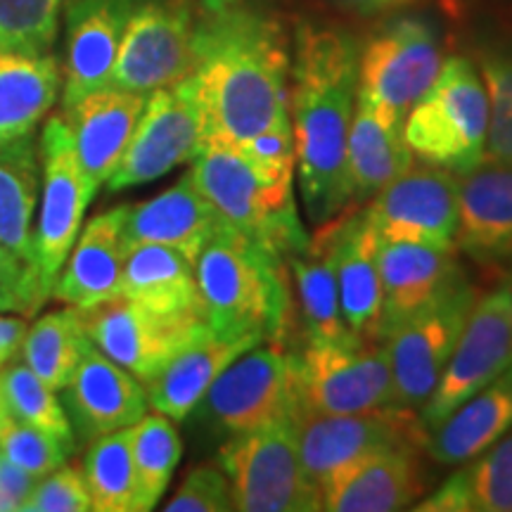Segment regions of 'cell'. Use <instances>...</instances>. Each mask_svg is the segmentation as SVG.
I'll use <instances>...</instances> for the list:
<instances>
[{
	"label": "cell",
	"mask_w": 512,
	"mask_h": 512,
	"mask_svg": "<svg viewBox=\"0 0 512 512\" xmlns=\"http://www.w3.org/2000/svg\"><path fill=\"white\" fill-rule=\"evenodd\" d=\"M195 64L181 81L204 145H240L290 114V36L259 0H195Z\"/></svg>",
	"instance_id": "6da1fadb"
},
{
	"label": "cell",
	"mask_w": 512,
	"mask_h": 512,
	"mask_svg": "<svg viewBox=\"0 0 512 512\" xmlns=\"http://www.w3.org/2000/svg\"><path fill=\"white\" fill-rule=\"evenodd\" d=\"M361 43L344 27L299 22L292 43L290 119L299 192L309 221L323 226L351 204L347 140L358 93Z\"/></svg>",
	"instance_id": "7a4b0ae2"
},
{
	"label": "cell",
	"mask_w": 512,
	"mask_h": 512,
	"mask_svg": "<svg viewBox=\"0 0 512 512\" xmlns=\"http://www.w3.org/2000/svg\"><path fill=\"white\" fill-rule=\"evenodd\" d=\"M204 323L223 339L278 342L290 313L285 259L223 226L195 261Z\"/></svg>",
	"instance_id": "3957f363"
},
{
	"label": "cell",
	"mask_w": 512,
	"mask_h": 512,
	"mask_svg": "<svg viewBox=\"0 0 512 512\" xmlns=\"http://www.w3.org/2000/svg\"><path fill=\"white\" fill-rule=\"evenodd\" d=\"M188 174L228 226L285 261L309 242L294 202V174L264 169L226 143L204 145Z\"/></svg>",
	"instance_id": "277c9868"
},
{
	"label": "cell",
	"mask_w": 512,
	"mask_h": 512,
	"mask_svg": "<svg viewBox=\"0 0 512 512\" xmlns=\"http://www.w3.org/2000/svg\"><path fill=\"white\" fill-rule=\"evenodd\" d=\"M489 98L475 62L446 57L441 72L403 124L413 157L463 176L486 157Z\"/></svg>",
	"instance_id": "5b68a950"
},
{
	"label": "cell",
	"mask_w": 512,
	"mask_h": 512,
	"mask_svg": "<svg viewBox=\"0 0 512 512\" xmlns=\"http://www.w3.org/2000/svg\"><path fill=\"white\" fill-rule=\"evenodd\" d=\"M235 510L318 512L320 489L306 475L299 453V420L294 413L235 434L219 448Z\"/></svg>",
	"instance_id": "8992f818"
},
{
	"label": "cell",
	"mask_w": 512,
	"mask_h": 512,
	"mask_svg": "<svg viewBox=\"0 0 512 512\" xmlns=\"http://www.w3.org/2000/svg\"><path fill=\"white\" fill-rule=\"evenodd\" d=\"M290 380L297 420L394 406L392 363L384 342L306 339L302 351H290Z\"/></svg>",
	"instance_id": "52a82bcc"
},
{
	"label": "cell",
	"mask_w": 512,
	"mask_h": 512,
	"mask_svg": "<svg viewBox=\"0 0 512 512\" xmlns=\"http://www.w3.org/2000/svg\"><path fill=\"white\" fill-rule=\"evenodd\" d=\"M477 299V285L465 271H460L444 292L382 339L392 363L394 406L411 411L425 406L463 335Z\"/></svg>",
	"instance_id": "ba28073f"
},
{
	"label": "cell",
	"mask_w": 512,
	"mask_h": 512,
	"mask_svg": "<svg viewBox=\"0 0 512 512\" xmlns=\"http://www.w3.org/2000/svg\"><path fill=\"white\" fill-rule=\"evenodd\" d=\"M38 145H41V197H38V221L34 228V259L36 297L41 309L48 297H53L57 275L79 238L88 204L98 192L83 176L74 152L72 131L62 114L46 121Z\"/></svg>",
	"instance_id": "9c48e42d"
},
{
	"label": "cell",
	"mask_w": 512,
	"mask_h": 512,
	"mask_svg": "<svg viewBox=\"0 0 512 512\" xmlns=\"http://www.w3.org/2000/svg\"><path fill=\"white\" fill-rule=\"evenodd\" d=\"M441 64L444 50L427 19L392 17L361 46L358 93L406 124L408 112L430 91Z\"/></svg>",
	"instance_id": "30bf717a"
},
{
	"label": "cell",
	"mask_w": 512,
	"mask_h": 512,
	"mask_svg": "<svg viewBox=\"0 0 512 512\" xmlns=\"http://www.w3.org/2000/svg\"><path fill=\"white\" fill-rule=\"evenodd\" d=\"M195 0H133L112 86L152 93L181 83L195 64Z\"/></svg>",
	"instance_id": "8fae6325"
},
{
	"label": "cell",
	"mask_w": 512,
	"mask_h": 512,
	"mask_svg": "<svg viewBox=\"0 0 512 512\" xmlns=\"http://www.w3.org/2000/svg\"><path fill=\"white\" fill-rule=\"evenodd\" d=\"M427 427L411 408L387 406L349 415L299 420V453L318 489L366 460L403 446L425 448Z\"/></svg>",
	"instance_id": "7c38bea8"
},
{
	"label": "cell",
	"mask_w": 512,
	"mask_h": 512,
	"mask_svg": "<svg viewBox=\"0 0 512 512\" xmlns=\"http://www.w3.org/2000/svg\"><path fill=\"white\" fill-rule=\"evenodd\" d=\"M192 413L221 439L292 413L290 351L278 342L256 344L216 377Z\"/></svg>",
	"instance_id": "4fadbf2b"
},
{
	"label": "cell",
	"mask_w": 512,
	"mask_h": 512,
	"mask_svg": "<svg viewBox=\"0 0 512 512\" xmlns=\"http://www.w3.org/2000/svg\"><path fill=\"white\" fill-rule=\"evenodd\" d=\"M512 363V278L489 294H479L467 318L463 335L448 358L444 373L425 406L420 420L432 432L458 406L496 380Z\"/></svg>",
	"instance_id": "5bb4252c"
},
{
	"label": "cell",
	"mask_w": 512,
	"mask_h": 512,
	"mask_svg": "<svg viewBox=\"0 0 512 512\" xmlns=\"http://www.w3.org/2000/svg\"><path fill=\"white\" fill-rule=\"evenodd\" d=\"M74 311L95 347L143 384L150 382L178 349L209 330L202 318H166L126 297Z\"/></svg>",
	"instance_id": "9a60e30c"
},
{
	"label": "cell",
	"mask_w": 512,
	"mask_h": 512,
	"mask_svg": "<svg viewBox=\"0 0 512 512\" xmlns=\"http://www.w3.org/2000/svg\"><path fill=\"white\" fill-rule=\"evenodd\" d=\"M363 209L382 242L456 249L458 176L451 171L413 164L384 185Z\"/></svg>",
	"instance_id": "2e32d148"
},
{
	"label": "cell",
	"mask_w": 512,
	"mask_h": 512,
	"mask_svg": "<svg viewBox=\"0 0 512 512\" xmlns=\"http://www.w3.org/2000/svg\"><path fill=\"white\" fill-rule=\"evenodd\" d=\"M204 147V128L197 105L183 83L147 93L145 110L124 157L107 178V190L119 192L157 181Z\"/></svg>",
	"instance_id": "e0dca14e"
},
{
	"label": "cell",
	"mask_w": 512,
	"mask_h": 512,
	"mask_svg": "<svg viewBox=\"0 0 512 512\" xmlns=\"http://www.w3.org/2000/svg\"><path fill=\"white\" fill-rule=\"evenodd\" d=\"M64 392L69 420L86 441L126 430L150 408L145 384L88 342Z\"/></svg>",
	"instance_id": "ac0fdd59"
},
{
	"label": "cell",
	"mask_w": 512,
	"mask_h": 512,
	"mask_svg": "<svg viewBox=\"0 0 512 512\" xmlns=\"http://www.w3.org/2000/svg\"><path fill=\"white\" fill-rule=\"evenodd\" d=\"M133 0H72L62 64V110L112 86L121 36Z\"/></svg>",
	"instance_id": "d6986e66"
},
{
	"label": "cell",
	"mask_w": 512,
	"mask_h": 512,
	"mask_svg": "<svg viewBox=\"0 0 512 512\" xmlns=\"http://www.w3.org/2000/svg\"><path fill=\"white\" fill-rule=\"evenodd\" d=\"M456 252L484 268L512 264V166L484 159L458 176Z\"/></svg>",
	"instance_id": "ffe728a7"
},
{
	"label": "cell",
	"mask_w": 512,
	"mask_h": 512,
	"mask_svg": "<svg viewBox=\"0 0 512 512\" xmlns=\"http://www.w3.org/2000/svg\"><path fill=\"white\" fill-rule=\"evenodd\" d=\"M335 256L339 306L344 323L363 342H380L382 280L377 266V238L366 209L323 223Z\"/></svg>",
	"instance_id": "44dd1931"
},
{
	"label": "cell",
	"mask_w": 512,
	"mask_h": 512,
	"mask_svg": "<svg viewBox=\"0 0 512 512\" xmlns=\"http://www.w3.org/2000/svg\"><path fill=\"white\" fill-rule=\"evenodd\" d=\"M145 100V93L107 86L83 95L62 110L72 131L76 159L95 192L107 183L124 157L145 110Z\"/></svg>",
	"instance_id": "7402d4cb"
},
{
	"label": "cell",
	"mask_w": 512,
	"mask_h": 512,
	"mask_svg": "<svg viewBox=\"0 0 512 512\" xmlns=\"http://www.w3.org/2000/svg\"><path fill=\"white\" fill-rule=\"evenodd\" d=\"M226 226L219 211L197 190L190 174L152 200L128 204L124 221L126 252L138 245H162L195 264L202 247Z\"/></svg>",
	"instance_id": "603a6c76"
},
{
	"label": "cell",
	"mask_w": 512,
	"mask_h": 512,
	"mask_svg": "<svg viewBox=\"0 0 512 512\" xmlns=\"http://www.w3.org/2000/svg\"><path fill=\"white\" fill-rule=\"evenodd\" d=\"M126 211L128 204L112 207L81 228L55 280L53 297L57 302L72 309H88L119 297L126 264Z\"/></svg>",
	"instance_id": "cb8c5ba5"
},
{
	"label": "cell",
	"mask_w": 512,
	"mask_h": 512,
	"mask_svg": "<svg viewBox=\"0 0 512 512\" xmlns=\"http://www.w3.org/2000/svg\"><path fill=\"white\" fill-rule=\"evenodd\" d=\"M422 446H403L382 453L344 472L320 489L323 510L330 512H396L411 510L425 494Z\"/></svg>",
	"instance_id": "d4e9b609"
},
{
	"label": "cell",
	"mask_w": 512,
	"mask_h": 512,
	"mask_svg": "<svg viewBox=\"0 0 512 512\" xmlns=\"http://www.w3.org/2000/svg\"><path fill=\"white\" fill-rule=\"evenodd\" d=\"M456 249H441L420 242H382L377 266L382 280L380 342L408 316L430 304L463 271Z\"/></svg>",
	"instance_id": "484cf974"
},
{
	"label": "cell",
	"mask_w": 512,
	"mask_h": 512,
	"mask_svg": "<svg viewBox=\"0 0 512 512\" xmlns=\"http://www.w3.org/2000/svg\"><path fill=\"white\" fill-rule=\"evenodd\" d=\"M256 344H261L259 339H223L204 330L200 337L178 349L150 382H145L150 408L174 422L190 418L216 377Z\"/></svg>",
	"instance_id": "4316f807"
},
{
	"label": "cell",
	"mask_w": 512,
	"mask_h": 512,
	"mask_svg": "<svg viewBox=\"0 0 512 512\" xmlns=\"http://www.w3.org/2000/svg\"><path fill=\"white\" fill-rule=\"evenodd\" d=\"M413 152L403 136V121L387 114L366 95L356 93L347 140V176L351 204H366L413 166Z\"/></svg>",
	"instance_id": "83f0119b"
},
{
	"label": "cell",
	"mask_w": 512,
	"mask_h": 512,
	"mask_svg": "<svg viewBox=\"0 0 512 512\" xmlns=\"http://www.w3.org/2000/svg\"><path fill=\"white\" fill-rule=\"evenodd\" d=\"M512 430V363L472 394L427 437L425 451L439 465H463Z\"/></svg>",
	"instance_id": "f1b7e54d"
},
{
	"label": "cell",
	"mask_w": 512,
	"mask_h": 512,
	"mask_svg": "<svg viewBox=\"0 0 512 512\" xmlns=\"http://www.w3.org/2000/svg\"><path fill=\"white\" fill-rule=\"evenodd\" d=\"M119 297L133 299L166 318H202L195 264L162 245H138L126 252Z\"/></svg>",
	"instance_id": "f546056e"
},
{
	"label": "cell",
	"mask_w": 512,
	"mask_h": 512,
	"mask_svg": "<svg viewBox=\"0 0 512 512\" xmlns=\"http://www.w3.org/2000/svg\"><path fill=\"white\" fill-rule=\"evenodd\" d=\"M62 95V67L53 53H0V145L34 136Z\"/></svg>",
	"instance_id": "4dcf8cb0"
},
{
	"label": "cell",
	"mask_w": 512,
	"mask_h": 512,
	"mask_svg": "<svg viewBox=\"0 0 512 512\" xmlns=\"http://www.w3.org/2000/svg\"><path fill=\"white\" fill-rule=\"evenodd\" d=\"M38 197H41V145L36 133L0 145V245L8 247L29 268L34 285V216Z\"/></svg>",
	"instance_id": "1f68e13d"
},
{
	"label": "cell",
	"mask_w": 512,
	"mask_h": 512,
	"mask_svg": "<svg viewBox=\"0 0 512 512\" xmlns=\"http://www.w3.org/2000/svg\"><path fill=\"white\" fill-rule=\"evenodd\" d=\"M285 264L292 268L306 339L330 344L363 342L344 323L328 230L318 226V233L309 238L306 247L287 256Z\"/></svg>",
	"instance_id": "d6a6232c"
},
{
	"label": "cell",
	"mask_w": 512,
	"mask_h": 512,
	"mask_svg": "<svg viewBox=\"0 0 512 512\" xmlns=\"http://www.w3.org/2000/svg\"><path fill=\"white\" fill-rule=\"evenodd\" d=\"M411 510L512 512V430L491 444Z\"/></svg>",
	"instance_id": "836d02e7"
},
{
	"label": "cell",
	"mask_w": 512,
	"mask_h": 512,
	"mask_svg": "<svg viewBox=\"0 0 512 512\" xmlns=\"http://www.w3.org/2000/svg\"><path fill=\"white\" fill-rule=\"evenodd\" d=\"M91 339L81 328V320L72 306L46 313L27 328L22 342L24 363L55 392H62L72 380Z\"/></svg>",
	"instance_id": "e575fe53"
},
{
	"label": "cell",
	"mask_w": 512,
	"mask_h": 512,
	"mask_svg": "<svg viewBox=\"0 0 512 512\" xmlns=\"http://www.w3.org/2000/svg\"><path fill=\"white\" fill-rule=\"evenodd\" d=\"M131 451L136 465V508L155 510L181 463L183 441L174 420L162 413L143 415L131 427Z\"/></svg>",
	"instance_id": "d590c367"
},
{
	"label": "cell",
	"mask_w": 512,
	"mask_h": 512,
	"mask_svg": "<svg viewBox=\"0 0 512 512\" xmlns=\"http://www.w3.org/2000/svg\"><path fill=\"white\" fill-rule=\"evenodd\" d=\"M81 470L95 512H138L131 427L93 439Z\"/></svg>",
	"instance_id": "8d00e7d4"
},
{
	"label": "cell",
	"mask_w": 512,
	"mask_h": 512,
	"mask_svg": "<svg viewBox=\"0 0 512 512\" xmlns=\"http://www.w3.org/2000/svg\"><path fill=\"white\" fill-rule=\"evenodd\" d=\"M0 403L12 415H17L19 420L48 432L50 437L62 441L72 453L76 451V434L67 408L57 399L55 389H50L24 361L3 366V373H0Z\"/></svg>",
	"instance_id": "74e56055"
},
{
	"label": "cell",
	"mask_w": 512,
	"mask_h": 512,
	"mask_svg": "<svg viewBox=\"0 0 512 512\" xmlns=\"http://www.w3.org/2000/svg\"><path fill=\"white\" fill-rule=\"evenodd\" d=\"M72 0H0V53L46 55Z\"/></svg>",
	"instance_id": "f35d334b"
},
{
	"label": "cell",
	"mask_w": 512,
	"mask_h": 512,
	"mask_svg": "<svg viewBox=\"0 0 512 512\" xmlns=\"http://www.w3.org/2000/svg\"><path fill=\"white\" fill-rule=\"evenodd\" d=\"M479 74L489 98L484 159L512 166V41H496L482 48Z\"/></svg>",
	"instance_id": "ab89813d"
},
{
	"label": "cell",
	"mask_w": 512,
	"mask_h": 512,
	"mask_svg": "<svg viewBox=\"0 0 512 512\" xmlns=\"http://www.w3.org/2000/svg\"><path fill=\"white\" fill-rule=\"evenodd\" d=\"M0 456L34 479H43L67 463L72 451L48 432L19 420L0 403Z\"/></svg>",
	"instance_id": "60d3db41"
},
{
	"label": "cell",
	"mask_w": 512,
	"mask_h": 512,
	"mask_svg": "<svg viewBox=\"0 0 512 512\" xmlns=\"http://www.w3.org/2000/svg\"><path fill=\"white\" fill-rule=\"evenodd\" d=\"M166 512H228L235 510L226 472L219 465H197L183 477Z\"/></svg>",
	"instance_id": "b9f144b4"
},
{
	"label": "cell",
	"mask_w": 512,
	"mask_h": 512,
	"mask_svg": "<svg viewBox=\"0 0 512 512\" xmlns=\"http://www.w3.org/2000/svg\"><path fill=\"white\" fill-rule=\"evenodd\" d=\"M83 470L72 465H60L43 479H38L22 512H91Z\"/></svg>",
	"instance_id": "7bdbcfd3"
},
{
	"label": "cell",
	"mask_w": 512,
	"mask_h": 512,
	"mask_svg": "<svg viewBox=\"0 0 512 512\" xmlns=\"http://www.w3.org/2000/svg\"><path fill=\"white\" fill-rule=\"evenodd\" d=\"M38 479L0 456V512L22 510Z\"/></svg>",
	"instance_id": "ee69618b"
},
{
	"label": "cell",
	"mask_w": 512,
	"mask_h": 512,
	"mask_svg": "<svg viewBox=\"0 0 512 512\" xmlns=\"http://www.w3.org/2000/svg\"><path fill=\"white\" fill-rule=\"evenodd\" d=\"M0 283L10 285L12 290H17L24 299H27L29 313H34L38 309L36 285H34V278H31L29 268L24 266L5 245H0Z\"/></svg>",
	"instance_id": "f6af8a7d"
},
{
	"label": "cell",
	"mask_w": 512,
	"mask_h": 512,
	"mask_svg": "<svg viewBox=\"0 0 512 512\" xmlns=\"http://www.w3.org/2000/svg\"><path fill=\"white\" fill-rule=\"evenodd\" d=\"M330 3L354 17L373 19V17L392 15V12L406 10L411 8V5L422 3V0H330Z\"/></svg>",
	"instance_id": "bcb514c9"
},
{
	"label": "cell",
	"mask_w": 512,
	"mask_h": 512,
	"mask_svg": "<svg viewBox=\"0 0 512 512\" xmlns=\"http://www.w3.org/2000/svg\"><path fill=\"white\" fill-rule=\"evenodd\" d=\"M29 325L22 318L3 316L0 313V368L8 366L10 358L22 349L24 335H27Z\"/></svg>",
	"instance_id": "7dc6e473"
},
{
	"label": "cell",
	"mask_w": 512,
	"mask_h": 512,
	"mask_svg": "<svg viewBox=\"0 0 512 512\" xmlns=\"http://www.w3.org/2000/svg\"><path fill=\"white\" fill-rule=\"evenodd\" d=\"M29 313V302L10 285L0 283V313Z\"/></svg>",
	"instance_id": "c3c4849f"
},
{
	"label": "cell",
	"mask_w": 512,
	"mask_h": 512,
	"mask_svg": "<svg viewBox=\"0 0 512 512\" xmlns=\"http://www.w3.org/2000/svg\"><path fill=\"white\" fill-rule=\"evenodd\" d=\"M508 275H510V278H512V264H510V271H508Z\"/></svg>",
	"instance_id": "681fc988"
}]
</instances>
